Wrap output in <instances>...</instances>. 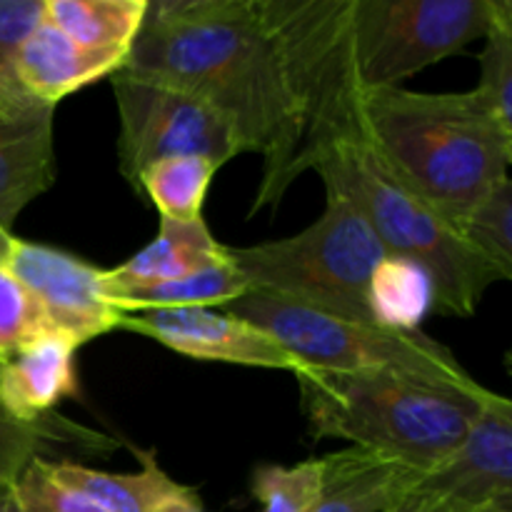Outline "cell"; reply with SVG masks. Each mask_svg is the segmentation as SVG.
Listing matches in <instances>:
<instances>
[{
	"mask_svg": "<svg viewBox=\"0 0 512 512\" xmlns=\"http://www.w3.org/2000/svg\"><path fill=\"white\" fill-rule=\"evenodd\" d=\"M125 68L203 98L233 123L245 153L263 155L253 213L283 200L305 123L260 0H148Z\"/></svg>",
	"mask_w": 512,
	"mask_h": 512,
	"instance_id": "cell-1",
	"label": "cell"
},
{
	"mask_svg": "<svg viewBox=\"0 0 512 512\" xmlns=\"http://www.w3.org/2000/svg\"><path fill=\"white\" fill-rule=\"evenodd\" d=\"M353 135L458 230H465L510 178L503 135L475 88L468 93L365 90L353 100Z\"/></svg>",
	"mask_w": 512,
	"mask_h": 512,
	"instance_id": "cell-2",
	"label": "cell"
},
{
	"mask_svg": "<svg viewBox=\"0 0 512 512\" xmlns=\"http://www.w3.org/2000/svg\"><path fill=\"white\" fill-rule=\"evenodd\" d=\"M295 380L313 438L348 440L420 475L463 445L490 395L473 375L450 380L305 368Z\"/></svg>",
	"mask_w": 512,
	"mask_h": 512,
	"instance_id": "cell-3",
	"label": "cell"
},
{
	"mask_svg": "<svg viewBox=\"0 0 512 512\" xmlns=\"http://www.w3.org/2000/svg\"><path fill=\"white\" fill-rule=\"evenodd\" d=\"M323 178L325 190L345 195L375 230L388 258L408 260L428 273L435 313L473 318L500 275L463 230L440 218L428 203L405 188L393 170L360 135L333 140L298 163Z\"/></svg>",
	"mask_w": 512,
	"mask_h": 512,
	"instance_id": "cell-4",
	"label": "cell"
},
{
	"mask_svg": "<svg viewBox=\"0 0 512 512\" xmlns=\"http://www.w3.org/2000/svg\"><path fill=\"white\" fill-rule=\"evenodd\" d=\"M325 210L293 238L228 248L250 290L280 295L308 308L378 325L373 280L388 260L365 215L345 195L325 190Z\"/></svg>",
	"mask_w": 512,
	"mask_h": 512,
	"instance_id": "cell-5",
	"label": "cell"
},
{
	"mask_svg": "<svg viewBox=\"0 0 512 512\" xmlns=\"http://www.w3.org/2000/svg\"><path fill=\"white\" fill-rule=\"evenodd\" d=\"M225 313L268 333L293 355L300 370L408 373L450 380L470 375L445 345L420 330L358 323L260 290H248L225 305Z\"/></svg>",
	"mask_w": 512,
	"mask_h": 512,
	"instance_id": "cell-6",
	"label": "cell"
},
{
	"mask_svg": "<svg viewBox=\"0 0 512 512\" xmlns=\"http://www.w3.org/2000/svg\"><path fill=\"white\" fill-rule=\"evenodd\" d=\"M108 80L118 108V168L135 193L140 173L158 160L208 158L220 168L245 153L233 123L185 88L128 68Z\"/></svg>",
	"mask_w": 512,
	"mask_h": 512,
	"instance_id": "cell-7",
	"label": "cell"
},
{
	"mask_svg": "<svg viewBox=\"0 0 512 512\" xmlns=\"http://www.w3.org/2000/svg\"><path fill=\"white\" fill-rule=\"evenodd\" d=\"M388 512H512V398L490 390L463 445Z\"/></svg>",
	"mask_w": 512,
	"mask_h": 512,
	"instance_id": "cell-8",
	"label": "cell"
},
{
	"mask_svg": "<svg viewBox=\"0 0 512 512\" xmlns=\"http://www.w3.org/2000/svg\"><path fill=\"white\" fill-rule=\"evenodd\" d=\"M5 268L38 300L48 328L75 345H85L110 330H120L125 310L105 295V270L73 253L15 238Z\"/></svg>",
	"mask_w": 512,
	"mask_h": 512,
	"instance_id": "cell-9",
	"label": "cell"
},
{
	"mask_svg": "<svg viewBox=\"0 0 512 512\" xmlns=\"http://www.w3.org/2000/svg\"><path fill=\"white\" fill-rule=\"evenodd\" d=\"M120 330L143 335L165 345L173 353L205 363L248 365L298 373L288 350L280 348L268 333L255 325L218 313L213 308H178V310H143L125 313Z\"/></svg>",
	"mask_w": 512,
	"mask_h": 512,
	"instance_id": "cell-10",
	"label": "cell"
},
{
	"mask_svg": "<svg viewBox=\"0 0 512 512\" xmlns=\"http://www.w3.org/2000/svg\"><path fill=\"white\" fill-rule=\"evenodd\" d=\"M55 105L25 103L0 108V225L13 228L18 215L53 188Z\"/></svg>",
	"mask_w": 512,
	"mask_h": 512,
	"instance_id": "cell-11",
	"label": "cell"
},
{
	"mask_svg": "<svg viewBox=\"0 0 512 512\" xmlns=\"http://www.w3.org/2000/svg\"><path fill=\"white\" fill-rule=\"evenodd\" d=\"M125 63L128 60L120 55L83 48L43 18L15 53L13 80L30 100L58 108L60 100L85 85L110 78Z\"/></svg>",
	"mask_w": 512,
	"mask_h": 512,
	"instance_id": "cell-12",
	"label": "cell"
},
{
	"mask_svg": "<svg viewBox=\"0 0 512 512\" xmlns=\"http://www.w3.org/2000/svg\"><path fill=\"white\" fill-rule=\"evenodd\" d=\"M138 473H105L73 460H45L60 485L78 490L108 512H205L198 493L165 473L155 453L135 450Z\"/></svg>",
	"mask_w": 512,
	"mask_h": 512,
	"instance_id": "cell-13",
	"label": "cell"
},
{
	"mask_svg": "<svg viewBox=\"0 0 512 512\" xmlns=\"http://www.w3.org/2000/svg\"><path fill=\"white\" fill-rule=\"evenodd\" d=\"M78 345L48 330L0 363V403L23 423H43L65 398L78 395Z\"/></svg>",
	"mask_w": 512,
	"mask_h": 512,
	"instance_id": "cell-14",
	"label": "cell"
},
{
	"mask_svg": "<svg viewBox=\"0 0 512 512\" xmlns=\"http://www.w3.org/2000/svg\"><path fill=\"white\" fill-rule=\"evenodd\" d=\"M323 490L310 512H388L423 475L363 448L323 458Z\"/></svg>",
	"mask_w": 512,
	"mask_h": 512,
	"instance_id": "cell-15",
	"label": "cell"
},
{
	"mask_svg": "<svg viewBox=\"0 0 512 512\" xmlns=\"http://www.w3.org/2000/svg\"><path fill=\"white\" fill-rule=\"evenodd\" d=\"M225 258L228 248L213 238L205 220L188 225L160 220V230L153 243L145 245L118 268L105 270L103 288L108 295L115 290L168 283L198 273Z\"/></svg>",
	"mask_w": 512,
	"mask_h": 512,
	"instance_id": "cell-16",
	"label": "cell"
},
{
	"mask_svg": "<svg viewBox=\"0 0 512 512\" xmlns=\"http://www.w3.org/2000/svg\"><path fill=\"white\" fill-rule=\"evenodd\" d=\"M145 13L148 0H45L43 18L83 48L128 60Z\"/></svg>",
	"mask_w": 512,
	"mask_h": 512,
	"instance_id": "cell-17",
	"label": "cell"
},
{
	"mask_svg": "<svg viewBox=\"0 0 512 512\" xmlns=\"http://www.w3.org/2000/svg\"><path fill=\"white\" fill-rule=\"evenodd\" d=\"M248 283L230 263V255L220 263L208 265L185 278L158 285H140L108 293V298L125 313L143 310H178V308H218L230 305L248 293Z\"/></svg>",
	"mask_w": 512,
	"mask_h": 512,
	"instance_id": "cell-18",
	"label": "cell"
},
{
	"mask_svg": "<svg viewBox=\"0 0 512 512\" xmlns=\"http://www.w3.org/2000/svg\"><path fill=\"white\" fill-rule=\"evenodd\" d=\"M53 443L83 445L90 450L113 448L110 438L93 433L80 425H70L68 420L50 415L43 423H23L13 418L0 403V493H8L18 485L25 470L40 458L43 448Z\"/></svg>",
	"mask_w": 512,
	"mask_h": 512,
	"instance_id": "cell-19",
	"label": "cell"
},
{
	"mask_svg": "<svg viewBox=\"0 0 512 512\" xmlns=\"http://www.w3.org/2000/svg\"><path fill=\"white\" fill-rule=\"evenodd\" d=\"M218 165L208 158H168L148 165L138 178V193L145 195L160 220L200 223Z\"/></svg>",
	"mask_w": 512,
	"mask_h": 512,
	"instance_id": "cell-20",
	"label": "cell"
},
{
	"mask_svg": "<svg viewBox=\"0 0 512 512\" xmlns=\"http://www.w3.org/2000/svg\"><path fill=\"white\" fill-rule=\"evenodd\" d=\"M428 308H433L428 273L408 260H385L373 280V313L378 325L418 330V320Z\"/></svg>",
	"mask_w": 512,
	"mask_h": 512,
	"instance_id": "cell-21",
	"label": "cell"
},
{
	"mask_svg": "<svg viewBox=\"0 0 512 512\" xmlns=\"http://www.w3.org/2000/svg\"><path fill=\"white\" fill-rule=\"evenodd\" d=\"M480 98L488 105L512 168V28L493 15V28L485 35L480 50V80L475 85Z\"/></svg>",
	"mask_w": 512,
	"mask_h": 512,
	"instance_id": "cell-22",
	"label": "cell"
},
{
	"mask_svg": "<svg viewBox=\"0 0 512 512\" xmlns=\"http://www.w3.org/2000/svg\"><path fill=\"white\" fill-rule=\"evenodd\" d=\"M323 458H310L295 468L260 465L253 473V495L263 512H310L323 490Z\"/></svg>",
	"mask_w": 512,
	"mask_h": 512,
	"instance_id": "cell-23",
	"label": "cell"
},
{
	"mask_svg": "<svg viewBox=\"0 0 512 512\" xmlns=\"http://www.w3.org/2000/svg\"><path fill=\"white\" fill-rule=\"evenodd\" d=\"M465 238L512 283V178L505 180L465 225Z\"/></svg>",
	"mask_w": 512,
	"mask_h": 512,
	"instance_id": "cell-24",
	"label": "cell"
},
{
	"mask_svg": "<svg viewBox=\"0 0 512 512\" xmlns=\"http://www.w3.org/2000/svg\"><path fill=\"white\" fill-rule=\"evenodd\" d=\"M48 330L38 300L8 268H0V363H8Z\"/></svg>",
	"mask_w": 512,
	"mask_h": 512,
	"instance_id": "cell-25",
	"label": "cell"
},
{
	"mask_svg": "<svg viewBox=\"0 0 512 512\" xmlns=\"http://www.w3.org/2000/svg\"><path fill=\"white\" fill-rule=\"evenodd\" d=\"M15 495L20 503L38 512H108L78 490L60 485L48 473L45 458H38L25 470L23 478L15 485Z\"/></svg>",
	"mask_w": 512,
	"mask_h": 512,
	"instance_id": "cell-26",
	"label": "cell"
},
{
	"mask_svg": "<svg viewBox=\"0 0 512 512\" xmlns=\"http://www.w3.org/2000/svg\"><path fill=\"white\" fill-rule=\"evenodd\" d=\"M45 0H0V83H13V58L43 20Z\"/></svg>",
	"mask_w": 512,
	"mask_h": 512,
	"instance_id": "cell-27",
	"label": "cell"
},
{
	"mask_svg": "<svg viewBox=\"0 0 512 512\" xmlns=\"http://www.w3.org/2000/svg\"><path fill=\"white\" fill-rule=\"evenodd\" d=\"M25 100H30V98L23 93V90L18 88V85H13V83H0V108H5V105L25 103Z\"/></svg>",
	"mask_w": 512,
	"mask_h": 512,
	"instance_id": "cell-28",
	"label": "cell"
},
{
	"mask_svg": "<svg viewBox=\"0 0 512 512\" xmlns=\"http://www.w3.org/2000/svg\"><path fill=\"white\" fill-rule=\"evenodd\" d=\"M13 245H15L13 233L0 225V268H5V265H8L10 253H13Z\"/></svg>",
	"mask_w": 512,
	"mask_h": 512,
	"instance_id": "cell-29",
	"label": "cell"
},
{
	"mask_svg": "<svg viewBox=\"0 0 512 512\" xmlns=\"http://www.w3.org/2000/svg\"><path fill=\"white\" fill-rule=\"evenodd\" d=\"M493 15L495 20L512 28V0H493Z\"/></svg>",
	"mask_w": 512,
	"mask_h": 512,
	"instance_id": "cell-30",
	"label": "cell"
},
{
	"mask_svg": "<svg viewBox=\"0 0 512 512\" xmlns=\"http://www.w3.org/2000/svg\"><path fill=\"white\" fill-rule=\"evenodd\" d=\"M0 512H23L18 503V495H15V488L8 490V493H0Z\"/></svg>",
	"mask_w": 512,
	"mask_h": 512,
	"instance_id": "cell-31",
	"label": "cell"
},
{
	"mask_svg": "<svg viewBox=\"0 0 512 512\" xmlns=\"http://www.w3.org/2000/svg\"><path fill=\"white\" fill-rule=\"evenodd\" d=\"M503 365H505V373H508L510 378H512V348L508 350V353H505V358H503Z\"/></svg>",
	"mask_w": 512,
	"mask_h": 512,
	"instance_id": "cell-32",
	"label": "cell"
},
{
	"mask_svg": "<svg viewBox=\"0 0 512 512\" xmlns=\"http://www.w3.org/2000/svg\"><path fill=\"white\" fill-rule=\"evenodd\" d=\"M18 503H20V500H18ZM20 508H23V512H38V510H33V508H28V505H23V503H20Z\"/></svg>",
	"mask_w": 512,
	"mask_h": 512,
	"instance_id": "cell-33",
	"label": "cell"
}]
</instances>
